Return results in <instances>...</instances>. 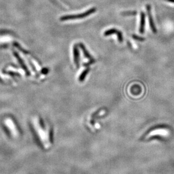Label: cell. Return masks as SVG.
I'll return each instance as SVG.
<instances>
[{
  "label": "cell",
  "mask_w": 174,
  "mask_h": 174,
  "mask_svg": "<svg viewBox=\"0 0 174 174\" xmlns=\"http://www.w3.org/2000/svg\"><path fill=\"white\" fill-rule=\"evenodd\" d=\"M97 11L96 8H93L89 9V10L85 11L83 13L79 14H75V15H66L62 16L60 18V20L61 21H66V20H75L82 19V18H86L88 16L94 13Z\"/></svg>",
  "instance_id": "1"
},
{
  "label": "cell",
  "mask_w": 174,
  "mask_h": 174,
  "mask_svg": "<svg viewBox=\"0 0 174 174\" xmlns=\"http://www.w3.org/2000/svg\"><path fill=\"white\" fill-rule=\"evenodd\" d=\"M113 34H117L118 40V41H119V43H121L123 41V34L122 33V32L115 28H111V29H109L107 30V31H106L105 32H104L103 35L105 36H108Z\"/></svg>",
  "instance_id": "2"
},
{
  "label": "cell",
  "mask_w": 174,
  "mask_h": 174,
  "mask_svg": "<svg viewBox=\"0 0 174 174\" xmlns=\"http://www.w3.org/2000/svg\"><path fill=\"white\" fill-rule=\"evenodd\" d=\"M74 61L76 68L80 67V52L78 44H75L73 47Z\"/></svg>",
  "instance_id": "3"
},
{
  "label": "cell",
  "mask_w": 174,
  "mask_h": 174,
  "mask_svg": "<svg viewBox=\"0 0 174 174\" xmlns=\"http://www.w3.org/2000/svg\"><path fill=\"white\" fill-rule=\"evenodd\" d=\"M147 13L148 15V19H149V24L150 28H151V29L152 32L154 33H157V28L156 27H155V24L154 23V20L153 19V17L152 15V12H151V6H150L149 5H148L147 6Z\"/></svg>",
  "instance_id": "4"
},
{
  "label": "cell",
  "mask_w": 174,
  "mask_h": 174,
  "mask_svg": "<svg viewBox=\"0 0 174 174\" xmlns=\"http://www.w3.org/2000/svg\"><path fill=\"white\" fill-rule=\"evenodd\" d=\"M79 47L83 51V53H84V56L89 60V62H92V63H94V62H96V61H95V59L93 58L92 55H90V54L89 53V52H88V50H87V49L86 48H85V46H84V44L82 43H80L79 44Z\"/></svg>",
  "instance_id": "5"
},
{
  "label": "cell",
  "mask_w": 174,
  "mask_h": 174,
  "mask_svg": "<svg viewBox=\"0 0 174 174\" xmlns=\"http://www.w3.org/2000/svg\"><path fill=\"white\" fill-rule=\"evenodd\" d=\"M145 14L144 12H141L140 14V23L139 27V32L141 34H143L145 32Z\"/></svg>",
  "instance_id": "6"
},
{
  "label": "cell",
  "mask_w": 174,
  "mask_h": 174,
  "mask_svg": "<svg viewBox=\"0 0 174 174\" xmlns=\"http://www.w3.org/2000/svg\"><path fill=\"white\" fill-rule=\"evenodd\" d=\"M164 128H168V127L166 124H158L154 127H152L150 129H148V130L147 131V132H145V133L144 134V136L143 137V138H145L146 136H147L150 132H151L153 131L156 130V129H164Z\"/></svg>",
  "instance_id": "7"
},
{
  "label": "cell",
  "mask_w": 174,
  "mask_h": 174,
  "mask_svg": "<svg viewBox=\"0 0 174 174\" xmlns=\"http://www.w3.org/2000/svg\"><path fill=\"white\" fill-rule=\"evenodd\" d=\"M90 70V69L89 67H87V68H85L84 71H83L82 74H80L79 76V81L80 82H83V81L85 80L86 76L88 75V73H89V71Z\"/></svg>",
  "instance_id": "8"
},
{
  "label": "cell",
  "mask_w": 174,
  "mask_h": 174,
  "mask_svg": "<svg viewBox=\"0 0 174 174\" xmlns=\"http://www.w3.org/2000/svg\"><path fill=\"white\" fill-rule=\"evenodd\" d=\"M136 14H137V12L136 11H124V12L122 13V15L123 16H132V15H136Z\"/></svg>",
  "instance_id": "9"
},
{
  "label": "cell",
  "mask_w": 174,
  "mask_h": 174,
  "mask_svg": "<svg viewBox=\"0 0 174 174\" xmlns=\"http://www.w3.org/2000/svg\"><path fill=\"white\" fill-rule=\"evenodd\" d=\"M153 139H158V140H161V141H163L164 140V138L162 137V136H159V135L152 136V137H149V138H148V140H153Z\"/></svg>",
  "instance_id": "10"
},
{
  "label": "cell",
  "mask_w": 174,
  "mask_h": 174,
  "mask_svg": "<svg viewBox=\"0 0 174 174\" xmlns=\"http://www.w3.org/2000/svg\"><path fill=\"white\" fill-rule=\"evenodd\" d=\"M132 38L134 39L135 40H137L139 41H144L145 40V38H142V37L135 35V34H133V35H132Z\"/></svg>",
  "instance_id": "11"
},
{
  "label": "cell",
  "mask_w": 174,
  "mask_h": 174,
  "mask_svg": "<svg viewBox=\"0 0 174 174\" xmlns=\"http://www.w3.org/2000/svg\"><path fill=\"white\" fill-rule=\"evenodd\" d=\"M166 1L170 2H172V3H174V0H166Z\"/></svg>",
  "instance_id": "12"
}]
</instances>
